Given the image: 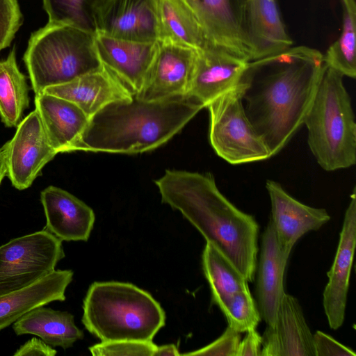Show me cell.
I'll list each match as a JSON object with an SVG mask.
<instances>
[{"label":"cell","mask_w":356,"mask_h":356,"mask_svg":"<svg viewBox=\"0 0 356 356\" xmlns=\"http://www.w3.org/2000/svg\"><path fill=\"white\" fill-rule=\"evenodd\" d=\"M325 67L323 54L305 46L250 61L243 81V108L272 156L303 125Z\"/></svg>","instance_id":"cell-1"},{"label":"cell","mask_w":356,"mask_h":356,"mask_svg":"<svg viewBox=\"0 0 356 356\" xmlns=\"http://www.w3.org/2000/svg\"><path fill=\"white\" fill-rule=\"evenodd\" d=\"M163 203L179 211L252 282L257 265L259 225L219 191L213 175L167 170L155 180Z\"/></svg>","instance_id":"cell-2"},{"label":"cell","mask_w":356,"mask_h":356,"mask_svg":"<svg viewBox=\"0 0 356 356\" xmlns=\"http://www.w3.org/2000/svg\"><path fill=\"white\" fill-rule=\"evenodd\" d=\"M204 106L190 96L113 102L92 118L74 151L137 154L167 143Z\"/></svg>","instance_id":"cell-3"},{"label":"cell","mask_w":356,"mask_h":356,"mask_svg":"<svg viewBox=\"0 0 356 356\" xmlns=\"http://www.w3.org/2000/svg\"><path fill=\"white\" fill-rule=\"evenodd\" d=\"M83 310V324L102 342H151L165 321L163 309L151 294L127 282L92 283Z\"/></svg>","instance_id":"cell-4"},{"label":"cell","mask_w":356,"mask_h":356,"mask_svg":"<svg viewBox=\"0 0 356 356\" xmlns=\"http://www.w3.org/2000/svg\"><path fill=\"white\" fill-rule=\"evenodd\" d=\"M343 78L325 65L303 123L309 147L325 171L346 169L356 162V123Z\"/></svg>","instance_id":"cell-5"},{"label":"cell","mask_w":356,"mask_h":356,"mask_svg":"<svg viewBox=\"0 0 356 356\" xmlns=\"http://www.w3.org/2000/svg\"><path fill=\"white\" fill-rule=\"evenodd\" d=\"M95 35L51 22L32 33L23 59L35 95L103 67Z\"/></svg>","instance_id":"cell-6"},{"label":"cell","mask_w":356,"mask_h":356,"mask_svg":"<svg viewBox=\"0 0 356 356\" xmlns=\"http://www.w3.org/2000/svg\"><path fill=\"white\" fill-rule=\"evenodd\" d=\"M243 87V81L238 88L219 96L207 106L211 145L217 155L233 165L272 156L245 114L242 100Z\"/></svg>","instance_id":"cell-7"},{"label":"cell","mask_w":356,"mask_h":356,"mask_svg":"<svg viewBox=\"0 0 356 356\" xmlns=\"http://www.w3.org/2000/svg\"><path fill=\"white\" fill-rule=\"evenodd\" d=\"M64 257L62 241L44 228L0 245V296L52 273Z\"/></svg>","instance_id":"cell-8"},{"label":"cell","mask_w":356,"mask_h":356,"mask_svg":"<svg viewBox=\"0 0 356 356\" xmlns=\"http://www.w3.org/2000/svg\"><path fill=\"white\" fill-rule=\"evenodd\" d=\"M5 145L7 176L18 190L30 187L43 167L57 154L35 110L22 119Z\"/></svg>","instance_id":"cell-9"},{"label":"cell","mask_w":356,"mask_h":356,"mask_svg":"<svg viewBox=\"0 0 356 356\" xmlns=\"http://www.w3.org/2000/svg\"><path fill=\"white\" fill-rule=\"evenodd\" d=\"M250 60L208 43L195 49L192 80L188 96L207 107L219 96L243 83Z\"/></svg>","instance_id":"cell-10"},{"label":"cell","mask_w":356,"mask_h":356,"mask_svg":"<svg viewBox=\"0 0 356 356\" xmlns=\"http://www.w3.org/2000/svg\"><path fill=\"white\" fill-rule=\"evenodd\" d=\"M197 20L206 43L250 61L244 29L245 0H183Z\"/></svg>","instance_id":"cell-11"},{"label":"cell","mask_w":356,"mask_h":356,"mask_svg":"<svg viewBox=\"0 0 356 356\" xmlns=\"http://www.w3.org/2000/svg\"><path fill=\"white\" fill-rule=\"evenodd\" d=\"M195 49L158 42V47L140 91L145 101L188 96L193 76Z\"/></svg>","instance_id":"cell-12"},{"label":"cell","mask_w":356,"mask_h":356,"mask_svg":"<svg viewBox=\"0 0 356 356\" xmlns=\"http://www.w3.org/2000/svg\"><path fill=\"white\" fill-rule=\"evenodd\" d=\"M355 243L356 193L354 187L346 210L336 255L327 273L328 282L323 294L324 311L332 330L339 328L344 321Z\"/></svg>","instance_id":"cell-13"},{"label":"cell","mask_w":356,"mask_h":356,"mask_svg":"<svg viewBox=\"0 0 356 356\" xmlns=\"http://www.w3.org/2000/svg\"><path fill=\"white\" fill-rule=\"evenodd\" d=\"M95 19L96 33L131 41H157L155 0H104Z\"/></svg>","instance_id":"cell-14"},{"label":"cell","mask_w":356,"mask_h":356,"mask_svg":"<svg viewBox=\"0 0 356 356\" xmlns=\"http://www.w3.org/2000/svg\"><path fill=\"white\" fill-rule=\"evenodd\" d=\"M266 188L271 205L270 219L281 250L290 255L297 241L309 231L317 230L330 219L324 209L304 204L290 195L273 180Z\"/></svg>","instance_id":"cell-15"},{"label":"cell","mask_w":356,"mask_h":356,"mask_svg":"<svg viewBox=\"0 0 356 356\" xmlns=\"http://www.w3.org/2000/svg\"><path fill=\"white\" fill-rule=\"evenodd\" d=\"M244 29L250 61L277 56L293 45L277 0H245Z\"/></svg>","instance_id":"cell-16"},{"label":"cell","mask_w":356,"mask_h":356,"mask_svg":"<svg viewBox=\"0 0 356 356\" xmlns=\"http://www.w3.org/2000/svg\"><path fill=\"white\" fill-rule=\"evenodd\" d=\"M261 356H316L313 334L296 298L284 293L275 323L267 325Z\"/></svg>","instance_id":"cell-17"},{"label":"cell","mask_w":356,"mask_h":356,"mask_svg":"<svg viewBox=\"0 0 356 356\" xmlns=\"http://www.w3.org/2000/svg\"><path fill=\"white\" fill-rule=\"evenodd\" d=\"M98 56L107 70L136 95L142 88L158 42H136L95 35Z\"/></svg>","instance_id":"cell-18"},{"label":"cell","mask_w":356,"mask_h":356,"mask_svg":"<svg viewBox=\"0 0 356 356\" xmlns=\"http://www.w3.org/2000/svg\"><path fill=\"white\" fill-rule=\"evenodd\" d=\"M43 92L74 103L89 118L108 104L131 100L134 95L125 84L104 66L67 83L48 87Z\"/></svg>","instance_id":"cell-19"},{"label":"cell","mask_w":356,"mask_h":356,"mask_svg":"<svg viewBox=\"0 0 356 356\" xmlns=\"http://www.w3.org/2000/svg\"><path fill=\"white\" fill-rule=\"evenodd\" d=\"M44 229L65 241H86L93 228V210L69 192L49 186L40 193Z\"/></svg>","instance_id":"cell-20"},{"label":"cell","mask_w":356,"mask_h":356,"mask_svg":"<svg viewBox=\"0 0 356 356\" xmlns=\"http://www.w3.org/2000/svg\"><path fill=\"white\" fill-rule=\"evenodd\" d=\"M289 258L281 250L269 220L261 236L255 288L261 318L268 326L275 324L280 303L285 293L284 276Z\"/></svg>","instance_id":"cell-21"},{"label":"cell","mask_w":356,"mask_h":356,"mask_svg":"<svg viewBox=\"0 0 356 356\" xmlns=\"http://www.w3.org/2000/svg\"><path fill=\"white\" fill-rule=\"evenodd\" d=\"M35 105L57 154L73 152L89 122L88 115L74 103L44 92L35 95Z\"/></svg>","instance_id":"cell-22"},{"label":"cell","mask_w":356,"mask_h":356,"mask_svg":"<svg viewBox=\"0 0 356 356\" xmlns=\"http://www.w3.org/2000/svg\"><path fill=\"white\" fill-rule=\"evenodd\" d=\"M73 274L71 270H55L27 286L0 296V331L38 307L64 301Z\"/></svg>","instance_id":"cell-23"},{"label":"cell","mask_w":356,"mask_h":356,"mask_svg":"<svg viewBox=\"0 0 356 356\" xmlns=\"http://www.w3.org/2000/svg\"><path fill=\"white\" fill-rule=\"evenodd\" d=\"M17 335L33 334L52 347H72L83 338V332L67 312L54 310L44 305L38 307L17 320L13 326Z\"/></svg>","instance_id":"cell-24"},{"label":"cell","mask_w":356,"mask_h":356,"mask_svg":"<svg viewBox=\"0 0 356 356\" xmlns=\"http://www.w3.org/2000/svg\"><path fill=\"white\" fill-rule=\"evenodd\" d=\"M157 42L193 49L206 39L195 15L183 0H155Z\"/></svg>","instance_id":"cell-25"},{"label":"cell","mask_w":356,"mask_h":356,"mask_svg":"<svg viewBox=\"0 0 356 356\" xmlns=\"http://www.w3.org/2000/svg\"><path fill=\"white\" fill-rule=\"evenodd\" d=\"M26 77L20 72L13 48L7 58L0 60V118L8 127H17L29 107Z\"/></svg>","instance_id":"cell-26"},{"label":"cell","mask_w":356,"mask_h":356,"mask_svg":"<svg viewBox=\"0 0 356 356\" xmlns=\"http://www.w3.org/2000/svg\"><path fill=\"white\" fill-rule=\"evenodd\" d=\"M211 301L218 307L234 294L248 290V280L213 244L207 242L202 255Z\"/></svg>","instance_id":"cell-27"},{"label":"cell","mask_w":356,"mask_h":356,"mask_svg":"<svg viewBox=\"0 0 356 356\" xmlns=\"http://www.w3.org/2000/svg\"><path fill=\"white\" fill-rule=\"evenodd\" d=\"M342 9L339 37L323 54L326 66L343 76L356 77V3L355 0H339Z\"/></svg>","instance_id":"cell-28"},{"label":"cell","mask_w":356,"mask_h":356,"mask_svg":"<svg viewBox=\"0 0 356 356\" xmlns=\"http://www.w3.org/2000/svg\"><path fill=\"white\" fill-rule=\"evenodd\" d=\"M104 0H42L49 22L67 24L96 34L95 12Z\"/></svg>","instance_id":"cell-29"},{"label":"cell","mask_w":356,"mask_h":356,"mask_svg":"<svg viewBox=\"0 0 356 356\" xmlns=\"http://www.w3.org/2000/svg\"><path fill=\"white\" fill-rule=\"evenodd\" d=\"M219 308L224 314L228 326L240 333L256 329L261 320L257 303L249 289L234 294Z\"/></svg>","instance_id":"cell-30"},{"label":"cell","mask_w":356,"mask_h":356,"mask_svg":"<svg viewBox=\"0 0 356 356\" xmlns=\"http://www.w3.org/2000/svg\"><path fill=\"white\" fill-rule=\"evenodd\" d=\"M157 346L153 341H115L89 348L93 356H154Z\"/></svg>","instance_id":"cell-31"},{"label":"cell","mask_w":356,"mask_h":356,"mask_svg":"<svg viewBox=\"0 0 356 356\" xmlns=\"http://www.w3.org/2000/svg\"><path fill=\"white\" fill-rule=\"evenodd\" d=\"M22 24L17 0H0V51L10 46Z\"/></svg>","instance_id":"cell-32"},{"label":"cell","mask_w":356,"mask_h":356,"mask_svg":"<svg viewBox=\"0 0 356 356\" xmlns=\"http://www.w3.org/2000/svg\"><path fill=\"white\" fill-rule=\"evenodd\" d=\"M241 341L240 332L229 326L222 334L207 346L183 355L236 356Z\"/></svg>","instance_id":"cell-33"},{"label":"cell","mask_w":356,"mask_h":356,"mask_svg":"<svg viewBox=\"0 0 356 356\" xmlns=\"http://www.w3.org/2000/svg\"><path fill=\"white\" fill-rule=\"evenodd\" d=\"M313 338L316 356H355L352 349L321 331H316Z\"/></svg>","instance_id":"cell-34"},{"label":"cell","mask_w":356,"mask_h":356,"mask_svg":"<svg viewBox=\"0 0 356 356\" xmlns=\"http://www.w3.org/2000/svg\"><path fill=\"white\" fill-rule=\"evenodd\" d=\"M56 353V349L40 338L33 337L22 345L14 356H54Z\"/></svg>","instance_id":"cell-35"},{"label":"cell","mask_w":356,"mask_h":356,"mask_svg":"<svg viewBox=\"0 0 356 356\" xmlns=\"http://www.w3.org/2000/svg\"><path fill=\"white\" fill-rule=\"evenodd\" d=\"M246 333L239 343L236 356H261L262 337L256 329L248 330Z\"/></svg>","instance_id":"cell-36"},{"label":"cell","mask_w":356,"mask_h":356,"mask_svg":"<svg viewBox=\"0 0 356 356\" xmlns=\"http://www.w3.org/2000/svg\"><path fill=\"white\" fill-rule=\"evenodd\" d=\"M161 356V355H172L177 356L180 355V353L178 352V350L175 345L174 344H167L161 346H157L156 350L154 356Z\"/></svg>","instance_id":"cell-37"},{"label":"cell","mask_w":356,"mask_h":356,"mask_svg":"<svg viewBox=\"0 0 356 356\" xmlns=\"http://www.w3.org/2000/svg\"><path fill=\"white\" fill-rule=\"evenodd\" d=\"M7 175V165L6 159V145L0 147V185L3 177Z\"/></svg>","instance_id":"cell-38"}]
</instances>
